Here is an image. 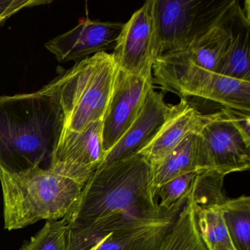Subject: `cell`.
I'll list each match as a JSON object with an SVG mask.
<instances>
[{"mask_svg": "<svg viewBox=\"0 0 250 250\" xmlns=\"http://www.w3.org/2000/svg\"><path fill=\"white\" fill-rule=\"evenodd\" d=\"M63 124L59 97L48 84L36 93L0 96V168L49 169Z\"/></svg>", "mask_w": 250, "mask_h": 250, "instance_id": "obj_1", "label": "cell"}, {"mask_svg": "<svg viewBox=\"0 0 250 250\" xmlns=\"http://www.w3.org/2000/svg\"><path fill=\"white\" fill-rule=\"evenodd\" d=\"M172 209L164 210L159 207L152 186L151 167L137 154L98 168L84 184L75 207L65 217L68 228H72L115 213L160 219Z\"/></svg>", "mask_w": 250, "mask_h": 250, "instance_id": "obj_2", "label": "cell"}, {"mask_svg": "<svg viewBox=\"0 0 250 250\" xmlns=\"http://www.w3.org/2000/svg\"><path fill=\"white\" fill-rule=\"evenodd\" d=\"M5 228L21 229L41 220H58L71 213L83 186L51 169L13 173L0 168Z\"/></svg>", "mask_w": 250, "mask_h": 250, "instance_id": "obj_3", "label": "cell"}, {"mask_svg": "<svg viewBox=\"0 0 250 250\" xmlns=\"http://www.w3.org/2000/svg\"><path fill=\"white\" fill-rule=\"evenodd\" d=\"M118 71L112 53L102 52L77 62L48 84L59 97L62 130L80 132L103 119Z\"/></svg>", "mask_w": 250, "mask_h": 250, "instance_id": "obj_4", "label": "cell"}, {"mask_svg": "<svg viewBox=\"0 0 250 250\" xmlns=\"http://www.w3.org/2000/svg\"><path fill=\"white\" fill-rule=\"evenodd\" d=\"M236 0H155L159 57L186 49L224 21Z\"/></svg>", "mask_w": 250, "mask_h": 250, "instance_id": "obj_5", "label": "cell"}, {"mask_svg": "<svg viewBox=\"0 0 250 250\" xmlns=\"http://www.w3.org/2000/svg\"><path fill=\"white\" fill-rule=\"evenodd\" d=\"M153 74L164 88L181 96L216 102L225 108L250 112V82L222 75L197 65H153Z\"/></svg>", "mask_w": 250, "mask_h": 250, "instance_id": "obj_6", "label": "cell"}, {"mask_svg": "<svg viewBox=\"0 0 250 250\" xmlns=\"http://www.w3.org/2000/svg\"><path fill=\"white\" fill-rule=\"evenodd\" d=\"M250 168V140L234 125L224 108L197 133L196 170L226 176Z\"/></svg>", "mask_w": 250, "mask_h": 250, "instance_id": "obj_7", "label": "cell"}, {"mask_svg": "<svg viewBox=\"0 0 250 250\" xmlns=\"http://www.w3.org/2000/svg\"><path fill=\"white\" fill-rule=\"evenodd\" d=\"M154 4L155 0L146 1L124 23L114 48L112 55L118 68L128 74L153 76L159 52Z\"/></svg>", "mask_w": 250, "mask_h": 250, "instance_id": "obj_8", "label": "cell"}, {"mask_svg": "<svg viewBox=\"0 0 250 250\" xmlns=\"http://www.w3.org/2000/svg\"><path fill=\"white\" fill-rule=\"evenodd\" d=\"M153 76L128 74L118 68L112 96L102 119V143L105 153L134 124L147 95L153 89Z\"/></svg>", "mask_w": 250, "mask_h": 250, "instance_id": "obj_9", "label": "cell"}, {"mask_svg": "<svg viewBox=\"0 0 250 250\" xmlns=\"http://www.w3.org/2000/svg\"><path fill=\"white\" fill-rule=\"evenodd\" d=\"M102 120L80 132L62 130L49 169L84 187L105 157Z\"/></svg>", "mask_w": 250, "mask_h": 250, "instance_id": "obj_10", "label": "cell"}, {"mask_svg": "<svg viewBox=\"0 0 250 250\" xmlns=\"http://www.w3.org/2000/svg\"><path fill=\"white\" fill-rule=\"evenodd\" d=\"M124 23L93 21L87 17L77 27L49 41L45 47L61 62L79 61L114 49Z\"/></svg>", "mask_w": 250, "mask_h": 250, "instance_id": "obj_11", "label": "cell"}, {"mask_svg": "<svg viewBox=\"0 0 250 250\" xmlns=\"http://www.w3.org/2000/svg\"><path fill=\"white\" fill-rule=\"evenodd\" d=\"M175 105L165 102L164 95L150 90L143 109L134 124L105 155L104 167L139 154L157 135L174 110Z\"/></svg>", "mask_w": 250, "mask_h": 250, "instance_id": "obj_12", "label": "cell"}, {"mask_svg": "<svg viewBox=\"0 0 250 250\" xmlns=\"http://www.w3.org/2000/svg\"><path fill=\"white\" fill-rule=\"evenodd\" d=\"M215 115L216 112L203 115L186 99H181L153 141L139 154L147 161L153 170L188 134L198 133Z\"/></svg>", "mask_w": 250, "mask_h": 250, "instance_id": "obj_13", "label": "cell"}, {"mask_svg": "<svg viewBox=\"0 0 250 250\" xmlns=\"http://www.w3.org/2000/svg\"><path fill=\"white\" fill-rule=\"evenodd\" d=\"M237 2L236 0L224 21L207 36L186 49L167 52L158 57L155 61V65L173 66L191 64L217 73L229 42L230 36L229 20Z\"/></svg>", "mask_w": 250, "mask_h": 250, "instance_id": "obj_14", "label": "cell"}, {"mask_svg": "<svg viewBox=\"0 0 250 250\" xmlns=\"http://www.w3.org/2000/svg\"><path fill=\"white\" fill-rule=\"evenodd\" d=\"M244 8L237 2L229 20V42L217 73L230 78L250 82V2Z\"/></svg>", "mask_w": 250, "mask_h": 250, "instance_id": "obj_15", "label": "cell"}, {"mask_svg": "<svg viewBox=\"0 0 250 250\" xmlns=\"http://www.w3.org/2000/svg\"><path fill=\"white\" fill-rule=\"evenodd\" d=\"M185 203L150 225L110 234L101 241L96 250H159Z\"/></svg>", "mask_w": 250, "mask_h": 250, "instance_id": "obj_16", "label": "cell"}, {"mask_svg": "<svg viewBox=\"0 0 250 250\" xmlns=\"http://www.w3.org/2000/svg\"><path fill=\"white\" fill-rule=\"evenodd\" d=\"M162 218L153 219L134 213H115L84 226L68 228L66 250H90L110 234L146 226Z\"/></svg>", "mask_w": 250, "mask_h": 250, "instance_id": "obj_17", "label": "cell"}, {"mask_svg": "<svg viewBox=\"0 0 250 250\" xmlns=\"http://www.w3.org/2000/svg\"><path fill=\"white\" fill-rule=\"evenodd\" d=\"M197 133H190L172 150L162 163L152 170V186L155 193L164 184L196 170V142Z\"/></svg>", "mask_w": 250, "mask_h": 250, "instance_id": "obj_18", "label": "cell"}, {"mask_svg": "<svg viewBox=\"0 0 250 250\" xmlns=\"http://www.w3.org/2000/svg\"><path fill=\"white\" fill-rule=\"evenodd\" d=\"M159 250H208L199 233L191 199L187 198Z\"/></svg>", "mask_w": 250, "mask_h": 250, "instance_id": "obj_19", "label": "cell"}, {"mask_svg": "<svg viewBox=\"0 0 250 250\" xmlns=\"http://www.w3.org/2000/svg\"><path fill=\"white\" fill-rule=\"evenodd\" d=\"M194 208L197 229L208 250H236L224 221L220 206L201 208L194 204Z\"/></svg>", "mask_w": 250, "mask_h": 250, "instance_id": "obj_20", "label": "cell"}, {"mask_svg": "<svg viewBox=\"0 0 250 250\" xmlns=\"http://www.w3.org/2000/svg\"><path fill=\"white\" fill-rule=\"evenodd\" d=\"M220 208L236 250H250V197L228 198Z\"/></svg>", "mask_w": 250, "mask_h": 250, "instance_id": "obj_21", "label": "cell"}, {"mask_svg": "<svg viewBox=\"0 0 250 250\" xmlns=\"http://www.w3.org/2000/svg\"><path fill=\"white\" fill-rule=\"evenodd\" d=\"M225 177L213 171H197L187 198L198 207L220 206L228 199L223 188Z\"/></svg>", "mask_w": 250, "mask_h": 250, "instance_id": "obj_22", "label": "cell"}, {"mask_svg": "<svg viewBox=\"0 0 250 250\" xmlns=\"http://www.w3.org/2000/svg\"><path fill=\"white\" fill-rule=\"evenodd\" d=\"M68 222L66 218L61 220L46 221L43 228L20 250H66Z\"/></svg>", "mask_w": 250, "mask_h": 250, "instance_id": "obj_23", "label": "cell"}, {"mask_svg": "<svg viewBox=\"0 0 250 250\" xmlns=\"http://www.w3.org/2000/svg\"><path fill=\"white\" fill-rule=\"evenodd\" d=\"M197 171L176 177L164 184L156 191V199L159 207L169 210L180 203H185L189 193Z\"/></svg>", "mask_w": 250, "mask_h": 250, "instance_id": "obj_24", "label": "cell"}, {"mask_svg": "<svg viewBox=\"0 0 250 250\" xmlns=\"http://www.w3.org/2000/svg\"><path fill=\"white\" fill-rule=\"evenodd\" d=\"M52 3L49 0H0V26L24 8Z\"/></svg>", "mask_w": 250, "mask_h": 250, "instance_id": "obj_25", "label": "cell"}, {"mask_svg": "<svg viewBox=\"0 0 250 250\" xmlns=\"http://www.w3.org/2000/svg\"><path fill=\"white\" fill-rule=\"evenodd\" d=\"M234 125L242 133L243 135L250 140V112L223 107Z\"/></svg>", "mask_w": 250, "mask_h": 250, "instance_id": "obj_26", "label": "cell"}, {"mask_svg": "<svg viewBox=\"0 0 250 250\" xmlns=\"http://www.w3.org/2000/svg\"><path fill=\"white\" fill-rule=\"evenodd\" d=\"M99 244H100V242L99 243V244H96V246H94V247H92V248H90V250H97L98 247H99Z\"/></svg>", "mask_w": 250, "mask_h": 250, "instance_id": "obj_27", "label": "cell"}]
</instances>
